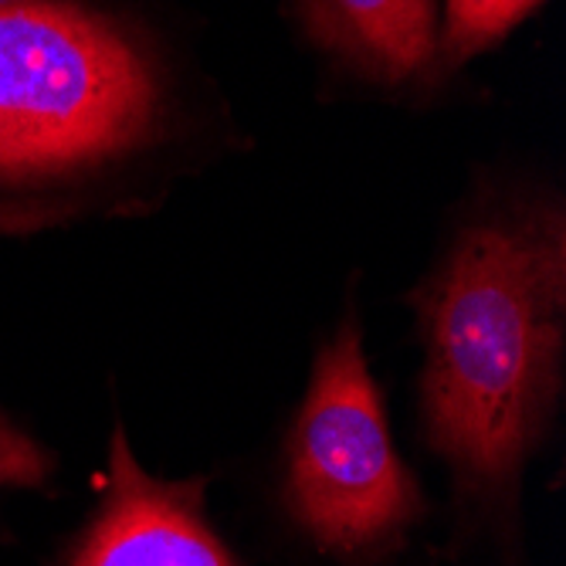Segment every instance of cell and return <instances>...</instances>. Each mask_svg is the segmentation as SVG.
<instances>
[{"instance_id":"cell-1","label":"cell","mask_w":566,"mask_h":566,"mask_svg":"<svg viewBox=\"0 0 566 566\" xmlns=\"http://www.w3.org/2000/svg\"><path fill=\"white\" fill-rule=\"evenodd\" d=\"M421 313L431 441L469 485L492 489L516 472L556 390L563 224L475 228L428 285Z\"/></svg>"},{"instance_id":"cell-2","label":"cell","mask_w":566,"mask_h":566,"mask_svg":"<svg viewBox=\"0 0 566 566\" xmlns=\"http://www.w3.org/2000/svg\"><path fill=\"white\" fill-rule=\"evenodd\" d=\"M143 51L82 8L0 4V177H69L123 160L157 126Z\"/></svg>"},{"instance_id":"cell-3","label":"cell","mask_w":566,"mask_h":566,"mask_svg":"<svg viewBox=\"0 0 566 566\" xmlns=\"http://www.w3.org/2000/svg\"><path fill=\"white\" fill-rule=\"evenodd\" d=\"M292 502L323 549L367 553L418 516L421 495L390 444L359 329L323 349L292 438Z\"/></svg>"},{"instance_id":"cell-4","label":"cell","mask_w":566,"mask_h":566,"mask_svg":"<svg viewBox=\"0 0 566 566\" xmlns=\"http://www.w3.org/2000/svg\"><path fill=\"white\" fill-rule=\"evenodd\" d=\"M75 566H234L200 520V485L153 482L113 434V489Z\"/></svg>"},{"instance_id":"cell-5","label":"cell","mask_w":566,"mask_h":566,"mask_svg":"<svg viewBox=\"0 0 566 566\" xmlns=\"http://www.w3.org/2000/svg\"><path fill=\"white\" fill-rule=\"evenodd\" d=\"M305 28L384 82L418 75L434 55L431 0H302Z\"/></svg>"},{"instance_id":"cell-6","label":"cell","mask_w":566,"mask_h":566,"mask_svg":"<svg viewBox=\"0 0 566 566\" xmlns=\"http://www.w3.org/2000/svg\"><path fill=\"white\" fill-rule=\"evenodd\" d=\"M543 0H448L444 48L454 62L495 44Z\"/></svg>"},{"instance_id":"cell-7","label":"cell","mask_w":566,"mask_h":566,"mask_svg":"<svg viewBox=\"0 0 566 566\" xmlns=\"http://www.w3.org/2000/svg\"><path fill=\"white\" fill-rule=\"evenodd\" d=\"M48 458L41 448L24 438L8 418H0V489L4 485H34L44 479Z\"/></svg>"}]
</instances>
